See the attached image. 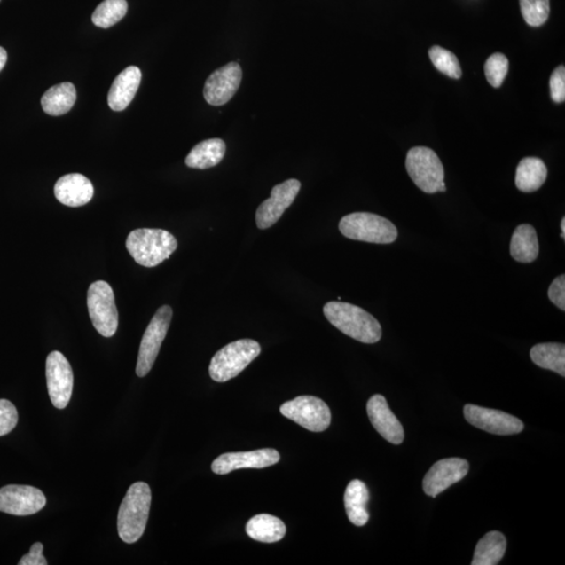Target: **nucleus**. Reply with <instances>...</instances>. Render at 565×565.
I'll return each mask as SVG.
<instances>
[{
	"label": "nucleus",
	"instance_id": "obj_1",
	"mask_svg": "<svg viewBox=\"0 0 565 565\" xmlns=\"http://www.w3.org/2000/svg\"><path fill=\"white\" fill-rule=\"evenodd\" d=\"M324 314L330 324L353 340L364 343H376L381 340L380 322L363 308L343 302H329Z\"/></svg>",
	"mask_w": 565,
	"mask_h": 565
},
{
	"label": "nucleus",
	"instance_id": "obj_2",
	"mask_svg": "<svg viewBox=\"0 0 565 565\" xmlns=\"http://www.w3.org/2000/svg\"><path fill=\"white\" fill-rule=\"evenodd\" d=\"M151 499L153 495L148 483H134L128 489L118 515V531L124 543L134 544L141 539L147 527Z\"/></svg>",
	"mask_w": 565,
	"mask_h": 565
},
{
	"label": "nucleus",
	"instance_id": "obj_3",
	"mask_svg": "<svg viewBox=\"0 0 565 565\" xmlns=\"http://www.w3.org/2000/svg\"><path fill=\"white\" fill-rule=\"evenodd\" d=\"M178 246L171 232L157 229H138L127 238L126 247L137 264L155 267L171 257Z\"/></svg>",
	"mask_w": 565,
	"mask_h": 565
},
{
	"label": "nucleus",
	"instance_id": "obj_4",
	"mask_svg": "<svg viewBox=\"0 0 565 565\" xmlns=\"http://www.w3.org/2000/svg\"><path fill=\"white\" fill-rule=\"evenodd\" d=\"M261 347L253 340H240L229 343L214 355L208 372L216 382H226L246 370L259 357Z\"/></svg>",
	"mask_w": 565,
	"mask_h": 565
},
{
	"label": "nucleus",
	"instance_id": "obj_5",
	"mask_svg": "<svg viewBox=\"0 0 565 565\" xmlns=\"http://www.w3.org/2000/svg\"><path fill=\"white\" fill-rule=\"evenodd\" d=\"M341 234L352 240L391 244L397 240L398 230L391 221L372 213H353L340 223Z\"/></svg>",
	"mask_w": 565,
	"mask_h": 565
},
{
	"label": "nucleus",
	"instance_id": "obj_6",
	"mask_svg": "<svg viewBox=\"0 0 565 565\" xmlns=\"http://www.w3.org/2000/svg\"><path fill=\"white\" fill-rule=\"evenodd\" d=\"M406 170L419 189L428 194L445 192L444 167L435 151L427 147H415L409 151L405 161Z\"/></svg>",
	"mask_w": 565,
	"mask_h": 565
},
{
	"label": "nucleus",
	"instance_id": "obj_7",
	"mask_svg": "<svg viewBox=\"0 0 565 565\" xmlns=\"http://www.w3.org/2000/svg\"><path fill=\"white\" fill-rule=\"evenodd\" d=\"M87 307L93 327L104 337H112L119 327L114 294L106 282L97 281L87 291Z\"/></svg>",
	"mask_w": 565,
	"mask_h": 565
},
{
	"label": "nucleus",
	"instance_id": "obj_8",
	"mask_svg": "<svg viewBox=\"0 0 565 565\" xmlns=\"http://www.w3.org/2000/svg\"><path fill=\"white\" fill-rule=\"evenodd\" d=\"M173 317V310L170 306H161L156 311L153 319L145 329L141 347H139L137 375L145 377L149 374L155 363L157 355L160 353L162 341H165L168 330Z\"/></svg>",
	"mask_w": 565,
	"mask_h": 565
},
{
	"label": "nucleus",
	"instance_id": "obj_9",
	"mask_svg": "<svg viewBox=\"0 0 565 565\" xmlns=\"http://www.w3.org/2000/svg\"><path fill=\"white\" fill-rule=\"evenodd\" d=\"M281 413L313 433L325 432L331 424L329 406L314 396H300L285 402L281 406Z\"/></svg>",
	"mask_w": 565,
	"mask_h": 565
},
{
	"label": "nucleus",
	"instance_id": "obj_10",
	"mask_svg": "<svg viewBox=\"0 0 565 565\" xmlns=\"http://www.w3.org/2000/svg\"><path fill=\"white\" fill-rule=\"evenodd\" d=\"M46 381L52 405L64 410L72 398L74 374L71 365L59 351L50 353L46 358Z\"/></svg>",
	"mask_w": 565,
	"mask_h": 565
},
{
	"label": "nucleus",
	"instance_id": "obj_11",
	"mask_svg": "<svg viewBox=\"0 0 565 565\" xmlns=\"http://www.w3.org/2000/svg\"><path fill=\"white\" fill-rule=\"evenodd\" d=\"M301 183L298 179H288L286 182L273 186L271 195L255 213V223L260 230L270 229L276 224L286 209L293 205L300 193Z\"/></svg>",
	"mask_w": 565,
	"mask_h": 565
},
{
	"label": "nucleus",
	"instance_id": "obj_12",
	"mask_svg": "<svg viewBox=\"0 0 565 565\" xmlns=\"http://www.w3.org/2000/svg\"><path fill=\"white\" fill-rule=\"evenodd\" d=\"M46 505L45 495L32 486L9 485L0 489V511L11 515L38 514Z\"/></svg>",
	"mask_w": 565,
	"mask_h": 565
},
{
	"label": "nucleus",
	"instance_id": "obj_13",
	"mask_svg": "<svg viewBox=\"0 0 565 565\" xmlns=\"http://www.w3.org/2000/svg\"><path fill=\"white\" fill-rule=\"evenodd\" d=\"M464 416L475 428L494 435L520 434L524 428L522 421L509 413L474 404L465 405Z\"/></svg>",
	"mask_w": 565,
	"mask_h": 565
},
{
	"label": "nucleus",
	"instance_id": "obj_14",
	"mask_svg": "<svg viewBox=\"0 0 565 565\" xmlns=\"http://www.w3.org/2000/svg\"><path fill=\"white\" fill-rule=\"evenodd\" d=\"M241 81V67L236 62H231L209 75L203 90V96L212 106H221L235 96Z\"/></svg>",
	"mask_w": 565,
	"mask_h": 565
},
{
	"label": "nucleus",
	"instance_id": "obj_15",
	"mask_svg": "<svg viewBox=\"0 0 565 565\" xmlns=\"http://www.w3.org/2000/svg\"><path fill=\"white\" fill-rule=\"evenodd\" d=\"M468 471L469 464L466 459L459 458L441 459L425 475L423 490L428 497H438L446 489L462 481Z\"/></svg>",
	"mask_w": 565,
	"mask_h": 565
},
{
	"label": "nucleus",
	"instance_id": "obj_16",
	"mask_svg": "<svg viewBox=\"0 0 565 565\" xmlns=\"http://www.w3.org/2000/svg\"><path fill=\"white\" fill-rule=\"evenodd\" d=\"M279 453L272 448H264L246 452H230L221 454L212 464L214 474L224 475L238 469H262L276 465L279 461Z\"/></svg>",
	"mask_w": 565,
	"mask_h": 565
},
{
	"label": "nucleus",
	"instance_id": "obj_17",
	"mask_svg": "<svg viewBox=\"0 0 565 565\" xmlns=\"http://www.w3.org/2000/svg\"><path fill=\"white\" fill-rule=\"evenodd\" d=\"M370 421L383 439L399 445L404 440V429L397 417L389 409L388 401L381 395H374L366 404Z\"/></svg>",
	"mask_w": 565,
	"mask_h": 565
},
{
	"label": "nucleus",
	"instance_id": "obj_18",
	"mask_svg": "<svg viewBox=\"0 0 565 565\" xmlns=\"http://www.w3.org/2000/svg\"><path fill=\"white\" fill-rule=\"evenodd\" d=\"M54 192L58 201L72 208L87 205L95 193L90 180L78 173L64 175L55 184Z\"/></svg>",
	"mask_w": 565,
	"mask_h": 565
},
{
	"label": "nucleus",
	"instance_id": "obj_19",
	"mask_svg": "<svg viewBox=\"0 0 565 565\" xmlns=\"http://www.w3.org/2000/svg\"><path fill=\"white\" fill-rule=\"evenodd\" d=\"M142 81V72L137 67H129L124 69L115 78L108 93L109 107L114 112H123L129 106L138 90Z\"/></svg>",
	"mask_w": 565,
	"mask_h": 565
},
{
	"label": "nucleus",
	"instance_id": "obj_20",
	"mask_svg": "<svg viewBox=\"0 0 565 565\" xmlns=\"http://www.w3.org/2000/svg\"><path fill=\"white\" fill-rule=\"evenodd\" d=\"M345 508L349 521L355 526L364 527L369 522L368 503L370 494L363 481L353 480L345 492Z\"/></svg>",
	"mask_w": 565,
	"mask_h": 565
},
{
	"label": "nucleus",
	"instance_id": "obj_21",
	"mask_svg": "<svg viewBox=\"0 0 565 565\" xmlns=\"http://www.w3.org/2000/svg\"><path fill=\"white\" fill-rule=\"evenodd\" d=\"M247 533L250 538L264 544H275L284 538L286 526L276 516L259 514L250 518L247 524Z\"/></svg>",
	"mask_w": 565,
	"mask_h": 565
},
{
	"label": "nucleus",
	"instance_id": "obj_22",
	"mask_svg": "<svg viewBox=\"0 0 565 565\" xmlns=\"http://www.w3.org/2000/svg\"><path fill=\"white\" fill-rule=\"evenodd\" d=\"M510 254L512 258L521 263H531L538 259V238L532 225L522 224L516 227L511 239Z\"/></svg>",
	"mask_w": 565,
	"mask_h": 565
},
{
	"label": "nucleus",
	"instance_id": "obj_23",
	"mask_svg": "<svg viewBox=\"0 0 565 565\" xmlns=\"http://www.w3.org/2000/svg\"><path fill=\"white\" fill-rule=\"evenodd\" d=\"M226 145L223 139H207L195 145L185 159V165L189 168L205 169L217 166L225 155Z\"/></svg>",
	"mask_w": 565,
	"mask_h": 565
},
{
	"label": "nucleus",
	"instance_id": "obj_24",
	"mask_svg": "<svg viewBox=\"0 0 565 565\" xmlns=\"http://www.w3.org/2000/svg\"><path fill=\"white\" fill-rule=\"evenodd\" d=\"M547 177L545 162L538 157H526L516 169L515 184L524 193H532L544 185Z\"/></svg>",
	"mask_w": 565,
	"mask_h": 565
},
{
	"label": "nucleus",
	"instance_id": "obj_25",
	"mask_svg": "<svg viewBox=\"0 0 565 565\" xmlns=\"http://www.w3.org/2000/svg\"><path fill=\"white\" fill-rule=\"evenodd\" d=\"M77 100V90L74 84L66 82L51 87L42 98L45 114L54 116L66 114Z\"/></svg>",
	"mask_w": 565,
	"mask_h": 565
},
{
	"label": "nucleus",
	"instance_id": "obj_26",
	"mask_svg": "<svg viewBox=\"0 0 565 565\" xmlns=\"http://www.w3.org/2000/svg\"><path fill=\"white\" fill-rule=\"evenodd\" d=\"M530 357L540 368L565 376V346L563 343H538L532 348Z\"/></svg>",
	"mask_w": 565,
	"mask_h": 565
},
{
	"label": "nucleus",
	"instance_id": "obj_27",
	"mask_svg": "<svg viewBox=\"0 0 565 565\" xmlns=\"http://www.w3.org/2000/svg\"><path fill=\"white\" fill-rule=\"evenodd\" d=\"M506 549L504 534L489 532L477 543L473 565H497L502 561Z\"/></svg>",
	"mask_w": 565,
	"mask_h": 565
},
{
	"label": "nucleus",
	"instance_id": "obj_28",
	"mask_svg": "<svg viewBox=\"0 0 565 565\" xmlns=\"http://www.w3.org/2000/svg\"><path fill=\"white\" fill-rule=\"evenodd\" d=\"M127 11L126 0H105L93 12L92 22L101 28L112 27L124 19Z\"/></svg>",
	"mask_w": 565,
	"mask_h": 565
},
{
	"label": "nucleus",
	"instance_id": "obj_29",
	"mask_svg": "<svg viewBox=\"0 0 565 565\" xmlns=\"http://www.w3.org/2000/svg\"><path fill=\"white\" fill-rule=\"evenodd\" d=\"M429 58L435 67L452 79L462 77V68L453 52L435 45L429 50Z\"/></svg>",
	"mask_w": 565,
	"mask_h": 565
},
{
	"label": "nucleus",
	"instance_id": "obj_30",
	"mask_svg": "<svg viewBox=\"0 0 565 565\" xmlns=\"http://www.w3.org/2000/svg\"><path fill=\"white\" fill-rule=\"evenodd\" d=\"M524 20L531 27H540L549 19L550 0H520Z\"/></svg>",
	"mask_w": 565,
	"mask_h": 565
},
{
	"label": "nucleus",
	"instance_id": "obj_31",
	"mask_svg": "<svg viewBox=\"0 0 565 565\" xmlns=\"http://www.w3.org/2000/svg\"><path fill=\"white\" fill-rule=\"evenodd\" d=\"M509 71V61L503 54H493L488 58L485 63V75L488 82L495 89L503 84L506 74Z\"/></svg>",
	"mask_w": 565,
	"mask_h": 565
},
{
	"label": "nucleus",
	"instance_id": "obj_32",
	"mask_svg": "<svg viewBox=\"0 0 565 565\" xmlns=\"http://www.w3.org/2000/svg\"><path fill=\"white\" fill-rule=\"evenodd\" d=\"M19 422V412L9 400L0 399V436L8 435Z\"/></svg>",
	"mask_w": 565,
	"mask_h": 565
},
{
	"label": "nucleus",
	"instance_id": "obj_33",
	"mask_svg": "<svg viewBox=\"0 0 565 565\" xmlns=\"http://www.w3.org/2000/svg\"><path fill=\"white\" fill-rule=\"evenodd\" d=\"M551 96L553 101L563 103L565 100V68L563 66L555 69L550 81Z\"/></svg>",
	"mask_w": 565,
	"mask_h": 565
},
{
	"label": "nucleus",
	"instance_id": "obj_34",
	"mask_svg": "<svg viewBox=\"0 0 565 565\" xmlns=\"http://www.w3.org/2000/svg\"><path fill=\"white\" fill-rule=\"evenodd\" d=\"M550 301L562 311L565 310V276L557 277L547 291Z\"/></svg>",
	"mask_w": 565,
	"mask_h": 565
},
{
	"label": "nucleus",
	"instance_id": "obj_35",
	"mask_svg": "<svg viewBox=\"0 0 565 565\" xmlns=\"http://www.w3.org/2000/svg\"><path fill=\"white\" fill-rule=\"evenodd\" d=\"M43 545L42 543L34 544L30 552L23 556L19 562L20 565H48L45 557L43 554Z\"/></svg>",
	"mask_w": 565,
	"mask_h": 565
},
{
	"label": "nucleus",
	"instance_id": "obj_36",
	"mask_svg": "<svg viewBox=\"0 0 565 565\" xmlns=\"http://www.w3.org/2000/svg\"><path fill=\"white\" fill-rule=\"evenodd\" d=\"M8 60V55H7V51H5L4 49L2 48V46H0V72L3 71V68L5 66V63H7Z\"/></svg>",
	"mask_w": 565,
	"mask_h": 565
},
{
	"label": "nucleus",
	"instance_id": "obj_37",
	"mask_svg": "<svg viewBox=\"0 0 565 565\" xmlns=\"http://www.w3.org/2000/svg\"><path fill=\"white\" fill-rule=\"evenodd\" d=\"M561 230H562L561 237L562 239H565V218L564 217L561 220Z\"/></svg>",
	"mask_w": 565,
	"mask_h": 565
}]
</instances>
